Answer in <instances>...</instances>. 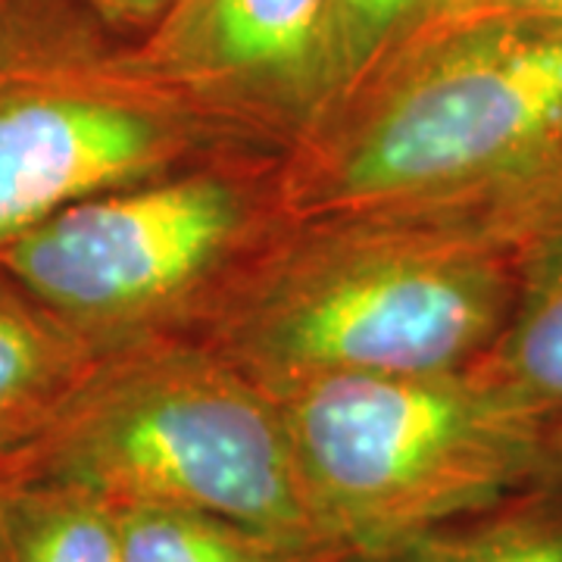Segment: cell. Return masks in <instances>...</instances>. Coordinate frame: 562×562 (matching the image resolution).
<instances>
[{
    "instance_id": "277c9868",
    "label": "cell",
    "mask_w": 562,
    "mask_h": 562,
    "mask_svg": "<svg viewBox=\"0 0 562 562\" xmlns=\"http://www.w3.org/2000/svg\"><path fill=\"white\" fill-rule=\"evenodd\" d=\"M325 547L375 550L547 479L550 428L479 366L272 391Z\"/></svg>"
},
{
    "instance_id": "9a60e30c",
    "label": "cell",
    "mask_w": 562,
    "mask_h": 562,
    "mask_svg": "<svg viewBox=\"0 0 562 562\" xmlns=\"http://www.w3.org/2000/svg\"><path fill=\"white\" fill-rule=\"evenodd\" d=\"M479 20H562V0H431L413 38Z\"/></svg>"
},
{
    "instance_id": "3957f363",
    "label": "cell",
    "mask_w": 562,
    "mask_h": 562,
    "mask_svg": "<svg viewBox=\"0 0 562 562\" xmlns=\"http://www.w3.org/2000/svg\"><path fill=\"white\" fill-rule=\"evenodd\" d=\"M13 462L22 479L88 487L116 506H176L331 550L303 497L279 397L198 335L110 353Z\"/></svg>"
},
{
    "instance_id": "5bb4252c",
    "label": "cell",
    "mask_w": 562,
    "mask_h": 562,
    "mask_svg": "<svg viewBox=\"0 0 562 562\" xmlns=\"http://www.w3.org/2000/svg\"><path fill=\"white\" fill-rule=\"evenodd\" d=\"M457 220L479 222L509 241H519L525 235L550 228V225H562V147L541 169H535L513 191H506L501 201H494L472 216H457Z\"/></svg>"
},
{
    "instance_id": "52a82bcc",
    "label": "cell",
    "mask_w": 562,
    "mask_h": 562,
    "mask_svg": "<svg viewBox=\"0 0 562 562\" xmlns=\"http://www.w3.org/2000/svg\"><path fill=\"white\" fill-rule=\"evenodd\" d=\"M331 0H176L135 54L250 150L281 157L328 113Z\"/></svg>"
},
{
    "instance_id": "6da1fadb",
    "label": "cell",
    "mask_w": 562,
    "mask_h": 562,
    "mask_svg": "<svg viewBox=\"0 0 562 562\" xmlns=\"http://www.w3.org/2000/svg\"><path fill=\"white\" fill-rule=\"evenodd\" d=\"M519 247L457 216L284 222L201 338L262 387L479 362L516 297Z\"/></svg>"
},
{
    "instance_id": "9c48e42d",
    "label": "cell",
    "mask_w": 562,
    "mask_h": 562,
    "mask_svg": "<svg viewBox=\"0 0 562 562\" xmlns=\"http://www.w3.org/2000/svg\"><path fill=\"white\" fill-rule=\"evenodd\" d=\"M516 297L479 372L550 431L562 428V225L516 241Z\"/></svg>"
},
{
    "instance_id": "d6986e66",
    "label": "cell",
    "mask_w": 562,
    "mask_h": 562,
    "mask_svg": "<svg viewBox=\"0 0 562 562\" xmlns=\"http://www.w3.org/2000/svg\"><path fill=\"white\" fill-rule=\"evenodd\" d=\"M547 479L562 484V428H557L550 435V469H547Z\"/></svg>"
},
{
    "instance_id": "30bf717a",
    "label": "cell",
    "mask_w": 562,
    "mask_h": 562,
    "mask_svg": "<svg viewBox=\"0 0 562 562\" xmlns=\"http://www.w3.org/2000/svg\"><path fill=\"white\" fill-rule=\"evenodd\" d=\"M335 562H562V484L541 479L472 516Z\"/></svg>"
},
{
    "instance_id": "ac0fdd59",
    "label": "cell",
    "mask_w": 562,
    "mask_h": 562,
    "mask_svg": "<svg viewBox=\"0 0 562 562\" xmlns=\"http://www.w3.org/2000/svg\"><path fill=\"white\" fill-rule=\"evenodd\" d=\"M16 479V462L3 460L0 462V541H3V506H7V491Z\"/></svg>"
},
{
    "instance_id": "7a4b0ae2",
    "label": "cell",
    "mask_w": 562,
    "mask_h": 562,
    "mask_svg": "<svg viewBox=\"0 0 562 562\" xmlns=\"http://www.w3.org/2000/svg\"><path fill=\"white\" fill-rule=\"evenodd\" d=\"M562 147V20L425 32L276 162L284 222L472 216Z\"/></svg>"
},
{
    "instance_id": "8992f818",
    "label": "cell",
    "mask_w": 562,
    "mask_h": 562,
    "mask_svg": "<svg viewBox=\"0 0 562 562\" xmlns=\"http://www.w3.org/2000/svg\"><path fill=\"white\" fill-rule=\"evenodd\" d=\"M98 25L66 13L0 60V250L88 198L250 150Z\"/></svg>"
},
{
    "instance_id": "4fadbf2b",
    "label": "cell",
    "mask_w": 562,
    "mask_h": 562,
    "mask_svg": "<svg viewBox=\"0 0 562 562\" xmlns=\"http://www.w3.org/2000/svg\"><path fill=\"white\" fill-rule=\"evenodd\" d=\"M428 3L431 0H331L325 120L419 32Z\"/></svg>"
},
{
    "instance_id": "5b68a950",
    "label": "cell",
    "mask_w": 562,
    "mask_h": 562,
    "mask_svg": "<svg viewBox=\"0 0 562 562\" xmlns=\"http://www.w3.org/2000/svg\"><path fill=\"white\" fill-rule=\"evenodd\" d=\"M220 154L76 203L0 250V269L103 353L206 325L284 228L276 162Z\"/></svg>"
},
{
    "instance_id": "2e32d148",
    "label": "cell",
    "mask_w": 562,
    "mask_h": 562,
    "mask_svg": "<svg viewBox=\"0 0 562 562\" xmlns=\"http://www.w3.org/2000/svg\"><path fill=\"white\" fill-rule=\"evenodd\" d=\"M72 0H0V60L72 13Z\"/></svg>"
},
{
    "instance_id": "7c38bea8",
    "label": "cell",
    "mask_w": 562,
    "mask_h": 562,
    "mask_svg": "<svg viewBox=\"0 0 562 562\" xmlns=\"http://www.w3.org/2000/svg\"><path fill=\"white\" fill-rule=\"evenodd\" d=\"M122 562H313L335 550H303L220 516L176 506H120Z\"/></svg>"
},
{
    "instance_id": "ba28073f",
    "label": "cell",
    "mask_w": 562,
    "mask_h": 562,
    "mask_svg": "<svg viewBox=\"0 0 562 562\" xmlns=\"http://www.w3.org/2000/svg\"><path fill=\"white\" fill-rule=\"evenodd\" d=\"M106 357L0 269V462L38 441Z\"/></svg>"
},
{
    "instance_id": "ffe728a7",
    "label": "cell",
    "mask_w": 562,
    "mask_h": 562,
    "mask_svg": "<svg viewBox=\"0 0 562 562\" xmlns=\"http://www.w3.org/2000/svg\"><path fill=\"white\" fill-rule=\"evenodd\" d=\"M335 557H338V550H335V553H325V557H319V560L313 562H335Z\"/></svg>"
},
{
    "instance_id": "8fae6325",
    "label": "cell",
    "mask_w": 562,
    "mask_h": 562,
    "mask_svg": "<svg viewBox=\"0 0 562 562\" xmlns=\"http://www.w3.org/2000/svg\"><path fill=\"white\" fill-rule=\"evenodd\" d=\"M0 562H122V513L76 484L16 479L3 506Z\"/></svg>"
},
{
    "instance_id": "e0dca14e",
    "label": "cell",
    "mask_w": 562,
    "mask_h": 562,
    "mask_svg": "<svg viewBox=\"0 0 562 562\" xmlns=\"http://www.w3.org/2000/svg\"><path fill=\"white\" fill-rule=\"evenodd\" d=\"M106 29L147 32L176 0H72Z\"/></svg>"
}]
</instances>
